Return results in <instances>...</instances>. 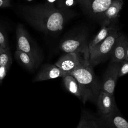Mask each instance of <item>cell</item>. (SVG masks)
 <instances>
[{
	"instance_id": "8992f818",
	"label": "cell",
	"mask_w": 128,
	"mask_h": 128,
	"mask_svg": "<svg viewBox=\"0 0 128 128\" xmlns=\"http://www.w3.org/2000/svg\"><path fill=\"white\" fill-rule=\"evenodd\" d=\"M114 0H76L83 11L90 18L102 24L104 21V13Z\"/></svg>"
},
{
	"instance_id": "ba28073f",
	"label": "cell",
	"mask_w": 128,
	"mask_h": 128,
	"mask_svg": "<svg viewBox=\"0 0 128 128\" xmlns=\"http://www.w3.org/2000/svg\"><path fill=\"white\" fill-rule=\"evenodd\" d=\"M120 63L110 62L107 68L101 82L100 90L114 94L116 84L118 77Z\"/></svg>"
},
{
	"instance_id": "9c48e42d",
	"label": "cell",
	"mask_w": 128,
	"mask_h": 128,
	"mask_svg": "<svg viewBox=\"0 0 128 128\" xmlns=\"http://www.w3.org/2000/svg\"><path fill=\"white\" fill-rule=\"evenodd\" d=\"M96 102L100 116H107L118 111L114 94L100 90Z\"/></svg>"
},
{
	"instance_id": "2e32d148",
	"label": "cell",
	"mask_w": 128,
	"mask_h": 128,
	"mask_svg": "<svg viewBox=\"0 0 128 128\" xmlns=\"http://www.w3.org/2000/svg\"><path fill=\"white\" fill-rule=\"evenodd\" d=\"M102 24V27L98 32L88 43L89 50L104 40L108 36L110 30L113 26L110 24V23L106 22H103Z\"/></svg>"
},
{
	"instance_id": "7c38bea8",
	"label": "cell",
	"mask_w": 128,
	"mask_h": 128,
	"mask_svg": "<svg viewBox=\"0 0 128 128\" xmlns=\"http://www.w3.org/2000/svg\"><path fill=\"white\" fill-rule=\"evenodd\" d=\"M76 128H106L100 118L94 114L84 111Z\"/></svg>"
},
{
	"instance_id": "9a60e30c",
	"label": "cell",
	"mask_w": 128,
	"mask_h": 128,
	"mask_svg": "<svg viewBox=\"0 0 128 128\" xmlns=\"http://www.w3.org/2000/svg\"><path fill=\"white\" fill-rule=\"evenodd\" d=\"M16 60L27 69L32 70L39 63L30 55L20 50H16L14 53Z\"/></svg>"
},
{
	"instance_id": "52a82bcc",
	"label": "cell",
	"mask_w": 128,
	"mask_h": 128,
	"mask_svg": "<svg viewBox=\"0 0 128 128\" xmlns=\"http://www.w3.org/2000/svg\"><path fill=\"white\" fill-rule=\"evenodd\" d=\"M88 61V60H86L82 54L69 52L62 56L54 64L67 74Z\"/></svg>"
},
{
	"instance_id": "603a6c76",
	"label": "cell",
	"mask_w": 128,
	"mask_h": 128,
	"mask_svg": "<svg viewBox=\"0 0 128 128\" xmlns=\"http://www.w3.org/2000/svg\"><path fill=\"white\" fill-rule=\"evenodd\" d=\"M125 60H128V47L127 48V50H126V58Z\"/></svg>"
},
{
	"instance_id": "44dd1931",
	"label": "cell",
	"mask_w": 128,
	"mask_h": 128,
	"mask_svg": "<svg viewBox=\"0 0 128 128\" xmlns=\"http://www.w3.org/2000/svg\"><path fill=\"white\" fill-rule=\"evenodd\" d=\"M0 45L4 48H9L6 36L4 30L0 26Z\"/></svg>"
},
{
	"instance_id": "277c9868",
	"label": "cell",
	"mask_w": 128,
	"mask_h": 128,
	"mask_svg": "<svg viewBox=\"0 0 128 128\" xmlns=\"http://www.w3.org/2000/svg\"><path fill=\"white\" fill-rule=\"evenodd\" d=\"M16 50L22 51L32 56L39 64L42 59L41 52L29 34L22 24H18L16 30Z\"/></svg>"
},
{
	"instance_id": "8fae6325",
	"label": "cell",
	"mask_w": 128,
	"mask_h": 128,
	"mask_svg": "<svg viewBox=\"0 0 128 128\" xmlns=\"http://www.w3.org/2000/svg\"><path fill=\"white\" fill-rule=\"evenodd\" d=\"M66 75V72L62 70L54 64H46L42 68L34 78L33 82H37L58 78H62Z\"/></svg>"
},
{
	"instance_id": "7a4b0ae2",
	"label": "cell",
	"mask_w": 128,
	"mask_h": 128,
	"mask_svg": "<svg viewBox=\"0 0 128 128\" xmlns=\"http://www.w3.org/2000/svg\"><path fill=\"white\" fill-rule=\"evenodd\" d=\"M93 68L88 61L66 74L72 76L77 80L81 92L80 100L84 104L88 101L96 102L101 90V82Z\"/></svg>"
},
{
	"instance_id": "3957f363",
	"label": "cell",
	"mask_w": 128,
	"mask_h": 128,
	"mask_svg": "<svg viewBox=\"0 0 128 128\" xmlns=\"http://www.w3.org/2000/svg\"><path fill=\"white\" fill-rule=\"evenodd\" d=\"M120 33L117 28L112 26L107 37L89 50L88 61L92 67L110 56L116 40Z\"/></svg>"
},
{
	"instance_id": "e0dca14e",
	"label": "cell",
	"mask_w": 128,
	"mask_h": 128,
	"mask_svg": "<svg viewBox=\"0 0 128 128\" xmlns=\"http://www.w3.org/2000/svg\"><path fill=\"white\" fill-rule=\"evenodd\" d=\"M62 78L66 90L78 98L81 99V92L76 79L70 74H66Z\"/></svg>"
},
{
	"instance_id": "5b68a950",
	"label": "cell",
	"mask_w": 128,
	"mask_h": 128,
	"mask_svg": "<svg viewBox=\"0 0 128 128\" xmlns=\"http://www.w3.org/2000/svg\"><path fill=\"white\" fill-rule=\"evenodd\" d=\"M88 43L86 34H80L63 40L60 43L59 47L60 50L65 53L75 52L82 54L84 58L88 60Z\"/></svg>"
},
{
	"instance_id": "d6986e66",
	"label": "cell",
	"mask_w": 128,
	"mask_h": 128,
	"mask_svg": "<svg viewBox=\"0 0 128 128\" xmlns=\"http://www.w3.org/2000/svg\"><path fill=\"white\" fill-rule=\"evenodd\" d=\"M58 8H70L72 6L77 4L76 0H57Z\"/></svg>"
},
{
	"instance_id": "7402d4cb",
	"label": "cell",
	"mask_w": 128,
	"mask_h": 128,
	"mask_svg": "<svg viewBox=\"0 0 128 128\" xmlns=\"http://www.w3.org/2000/svg\"><path fill=\"white\" fill-rule=\"evenodd\" d=\"M11 0H0V8H6L10 6Z\"/></svg>"
},
{
	"instance_id": "cb8c5ba5",
	"label": "cell",
	"mask_w": 128,
	"mask_h": 128,
	"mask_svg": "<svg viewBox=\"0 0 128 128\" xmlns=\"http://www.w3.org/2000/svg\"><path fill=\"white\" fill-rule=\"evenodd\" d=\"M0 82H1V79H0Z\"/></svg>"
},
{
	"instance_id": "ffe728a7",
	"label": "cell",
	"mask_w": 128,
	"mask_h": 128,
	"mask_svg": "<svg viewBox=\"0 0 128 128\" xmlns=\"http://www.w3.org/2000/svg\"><path fill=\"white\" fill-rule=\"evenodd\" d=\"M128 74V60H124L120 63L118 68V77H121Z\"/></svg>"
},
{
	"instance_id": "6da1fadb",
	"label": "cell",
	"mask_w": 128,
	"mask_h": 128,
	"mask_svg": "<svg viewBox=\"0 0 128 128\" xmlns=\"http://www.w3.org/2000/svg\"><path fill=\"white\" fill-rule=\"evenodd\" d=\"M20 12L30 26L46 34L60 32L74 16L70 8H56L49 2L23 6L20 7Z\"/></svg>"
},
{
	"instance_id": "4fadbf2b",
	"label": "cell",
	"mask_w": 128,
	"mask_h": 128,
	"mask_svg": "<svg viewBox=\"0 0 128 128\" xmlns=\"http://www.w3.org/2000/svg\"><path fill=\"white\" fill-rule=\"evenodd\" d=\"M100 118L106 128H128V122L120 114L118 111Z\"/></svg>"
},
{
	"instance_id": "5bb4252c",
	"label": "cell",
	"mask_w": 128,
	"mask_h": 128,
	"mask_svg": "<svg viewBox=\"0 0 128 128\" xmlns=\"http://www.w3.org/2000/svg\"><path fill=\"white\" fill-rule=\"evenodd\" d=\"M123 5V0H114L112 2L104 13V22L110 23L116 18Z\"/></svg>"
},
{
	"instance_id": "ac0fdd59",
	"label": "cell",
	"mask_w": 128,
	"mask_h": 128,
	"mask_svg": "<svg viewBox=\"0 0 128 128\" xmlns=\"http://www.w3.org/2000/svg\"><path fill=\"white\" fill-rule=\"evenodd\" d=\"M12 62V57L10 49L4 48L0 45V68L6 71Z\"/></svg>"
},
{
	"instance_id": "30bf717a",
	"label": "cell",
	"mask_w": 128,
	"mask_h": 128,
	"mask_svg": "<svg viewBox=\"0 0 128 128\" xmlns=\"http://www.w3.org/2000/svg\"><path fill=\"white\" fill-rule=\"evenodd\" d=\"M128 47V38L120 33L116 40L110 55V62L120 63L125 60L127 48Z\"/></svg>"
}]
</instances>
